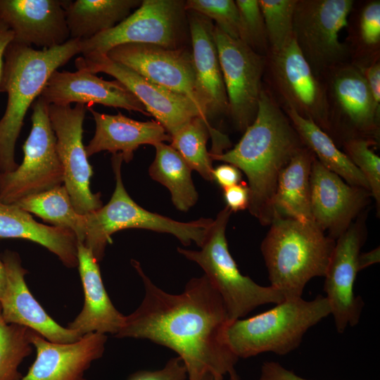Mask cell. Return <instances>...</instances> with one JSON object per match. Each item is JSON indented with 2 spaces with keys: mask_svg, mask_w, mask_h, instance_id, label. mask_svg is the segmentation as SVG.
<instances>
[{
  "mask_svg": "<svg viewBox=\"0 0 380 380\" xmlns=\"http://www.w3.org/2000/svg\"><path fill=\"white\" fill-rule=\"evenodd\" d=\"M266 58L268 82L281 107L312 120L329 135L324 85L312 71L295 39L279 51H270Z\"/></svg>",
  "mask_w": 380,
  "mask_h": 380,
  "instance_id": "12",
  "label": "cell"
},
{
  "mask_svg": "<svg viewBox=\"0 0 380 380\" xmlns=\"http://www.w3.org/2000/svg\"><path fill=\"white\" fill-rule=\"evenodd\" d=\"M31 329L8 324L3 318L0 305V380H21L19 367L34 348Z\"/></svg>",
  "mask_w": 380,
  "mask_h": 380,
  "instance_id": "33",
  "label": "cell"
},
{
  "mask_svg": "<svg viewBox=\"0 0 380 380\" xmlns=\"http://www.w3.org/2000/svg\"><path fill=\"white\" fill-rule=\"evenodd\" d=\"M353 0H297L293 39L315 75L349 62L350 48L340 40L354 6Z\"/></svg>",
  "mask_w": 380,
  "mask_h": 380,
  "instance_id": "9",
  "label": "cell"
},
{
  "mask_svg": "<svg viewBox=\"0 0 380 380\" xmlns=\"http://www.w3.org/2000/svg\"><path fill=\"white\" fill-rule=\"evenodd\" d=\"M305 146L270 91L262 88L256 116L235 146L212 160L236 167L248 178V209L262 225L273 220L272 199L279 176Z\"/></svg>",
  "mask_w": 380,
  "mask_h": 380,
  "instance_id": "2",
  "label": "cell"
},
{
  "mask_svg": "<svg viewBox=\"0 0 380 380\" xmlns=\"http://www.w3.org/2000/svg\"><path fill=\"white\" fill-rule=\"evenodd\" d=\"M96 124L95 133L86 153L90 157L101 151L120 153L123 161L130 162L134 151L142 145H155L171 141L164 127L157 121H138L121 113H101L90 109Z\"/></svg>",
  "mask_w": 380,
  "mask_h": 380,
  "instance_id": "25",
  "label": "cell"
},
{
  "mask_svg": "<svg viewBox=\"0 0 380 380\" xmlns=\"http://www.w3.org/2000/svg\"><path fill=\"white\" fill-rule=\"evenodd\" d=\"M170 137V145L181 155L191 169L198 172L205 180L213 181L210 153H223V149L230 146L228 138L201 117L191 119Z\"/></svg>",
  "mask_w": 380,
  "mask_h": 380,
  "instance_id": "29",
  "label": "cell"
},
{
  "mask_svg": "<svg viewBox=\"0 0 380 380\" xmlns=\"http://www.w3.org/2000/svg\"><path fill=\"white\" fill-rule=\"evenodd\" d=\"M18 238L40 244L69 268L78 266L77 239L70 229L37 222L15 204L0 201V239Z\"/></svg>",
  "mask_w": 380,
  "mask_h": 380,
  "instance_id": "26",
  "label": "cell"
},
{
  "mask_svg": "<svg viewBox=\"0 0 380 380\" xmlns=\"http://www.w3.org/2000/svg\"><path fill=\"white\" fill-rule=\"evenodd\" d=\"M122 162L120 153L113 155L111 163L115 187L108 203L85 214L87 232L82 243L91 251L96 260L103 259L107 244L111 243V236L126 229L168 233L176 236L184 246L194 242L201 247L213 219L202 217L188 222H178L141 208L124 186L121 175Z\"/></svg>",
  "mask_w": 380,
  "mask_h": 380,
  "instance_id": "6",
  "label": "cell"
},
{
  "mask_svg": "<svg viewBox=\"0 0 380 380\" xmlns=\"http://www.w3.org/2000/svg\"><path fill=\"white\" fill-rule=\"evenodd\" d=\"M6 285V274L4 262L0 258V299L1 298Z\"/></svg>",
  "mask_w": 380,
  "mask_h": 380,
  "instance_id": "46",
  "label": "cell"
},
{
  "mask_svg": "<svg viewBox=\"0 0 380 380\" xmlns=\"http://www.w3.org/2000/svg\"><path fill=\"white\" fill-rule=\"evenodd\" d=\"M223 378L224 377L208 372L203 374L199 380H223Z\"/></svg>",
  "mask_w": 380,
  "mask_h": 380,
  "instance_id": "47",
  "label": "cell"
},
{
  "mask_svg": "<svg viewBox=\"0 0 380 380\" xmlns=\"http://www.w3.org/2000/svg\"><path fill=\"white\" fill-rule=\"evenodd\" d=\"M315 158L305 146L281 170L272 202L273 220L286 217L312 221L310 177Z\"/></svg>",
  "mask_w": 380,
  "mask_h": 380,
  "instance_id": "27",
  "label": "cell"
},
{
  "mask_svg": "<svg viewBox=\"0 0 380 380\" xmlns=\"http://www.w3.org/2000/svg\"><path fill=\"white\" fill-rule=\"evenodd\" d=\"M379 59L363 65H357L360 67L362 71L375 103L380 106V63Z\"/></svg>",
  "mask_w": 380,
  "mask_h": 380,
  "instance_id": "42",
  "label": "cell"
},
{
  "mask_svg": "<svg viewBox=\"0 0 380 380\" xmlns=\"http://www.w3.org/2000/svg\"><path fill=\"white\" fill-rule=\"evenodd\" d=\"M77 69L92 73L103 72L116 79L142 103L170 136L196 117L205 119L188 97L158 85L106 55H89L75 60Z\"/></svg>",
  "mask_w": 380,
  "mask_h": 380,
  "instance_id": "16",
  "label": "cell"
},
{
  "mask_svg": "<svg viewBox=\"0 0 380 380\" xmlns=\"http://www.w3.org/2000/svg\"><path fill=\"white\" fill-rule=\"evenodd\" d=\"M299 135L303 145L327 169L341 177L348 184L369 189L365 177L331 139L312 120L291 110L283 109Z\"/></svg>",
  "mask_w": 380,
  "mask_h": 380,
  "instance_id": "30",
  "label": "cell"
},
{
  "mask_svg": "<svg viewBox=\"0 0 380 380\" xmlns=\"http://www.w3.org/2000/svg\"><path fill=\"white\" fill-rule=\"evenodd\" d=\"M380 260V249L379 246L374 249L367 252L360 253L357 259V265L359 272L367 267L379 262Z\"/></svg>",
  "mask_w": 380,
  "mask_h": 380,
  "instance_id": "45",
  "label": "cell"
},
{
  "mask_svg": "<svg viewBox=\"0 0 380 380\" xmlns=\"http://www.w3.org/2000/svg\"><path fill=\"white\" fill-rule=\"evenodd\" d=\"M185 1L143 0L140 6L115 27L90 39L81 40V53L106 55L126 44H148L180 48L186 20Z\"/></svg>",
  "mask_w": 380,
  "mask_h": 380,
  "instance_id": "11",
  "label": "cell"
},
{
  "mask_svg": "<svg viewBox=\"0 0 380 380\" xmlns=\"http://www.w3.org/2000/svg\"><path fill=\"white\" fill-rule=\"evenodd\" d=\"M379 143L364 138L343 141L344 153L360 171L367 180L372 198L376 201L377 212L380 208V158L371 148Z\"/></svg>",
  "mask_w": 380,
  "mask_h": 380,
  "instance_id": "35",
  "label": "cell"
},
{
  "mask_svg": "<svg viewBox=\"0 0 380 380\" xmlns=\"http://www.w3.org/2000/svg\"><path fill=\"white\" fill-rule=\"evenodd\" d=\"M131 263L141 278L144 296L115 336L148 339L174 350L189 380L208 372L240 380L235 368L239 358L224 339L227 312L208 278H192L183 292L171 294L156 286L138 261Z\"/></svg>",
  "mask_w": 380,
  "mask_h": 380,
  "instance_id": "1",
  "label": "cell"
},
{
  "mask_svg": "<svg viewBox=\"0 0 380 380\" xmlns=\"http://www.w3.org/2000/svg\"><path fill=\"white\" fill-rule=\"evenodd\" d=\"M258 380H309L296 374L279 362L267 361L261 367L260 375Z\"/></svg>",
  "mask_w": 380,
  "mask_h": 380,
  "instance_id": "41",
  "label": "cell"
},
{
  "mask_svg": "<svg viewBox=\"0 0 380 380\" xmlns=\"http://www.w3.org/2000/svg\"><path fill=\"white\" fill-rule=\"evenodd\" d=\"M87 107L76 103L73 107L49 105L51 126L56 137L57 151L66 187L76 211L85 215L102 206L101 194H94L89 186L93 170L83 144V122Z\"/></svg>",
  "mask_w": 380,
  "mask_h": 380,
  "instance_id": "14",
  "label": "cell"
},
{
  "mask_svg": "<svg viewBox=\"0 0 380 380\" xmlns=\"http://www.w3.org/2000/svg\"><path fill=\"white\" fill-rule=\"evenodd\" d=\"M155 158L149 167L151 178L166 186L174 205L186 212L198 200V193L191 179L192 170L170 145L160 142L153 145Z\"/></svg>",
  "mask_w": 380,
  "mask_h": 380,
  "instance_id": "31",
  "label": "cell"
},
{
  "mask_svg": "<svg viewBox=\"0 0 380 380\" xmlns=\"http://www.w3.org/2000/svg\"><path fill=\"white\" fill-rule=\"evenodd\" d=\"M106 341V334L94 332L73 343H53L32 331L36 357L21 380H87L84 372L102 357Z\"/></svg>",
  "mask_w": 380,
  "mask_h": 380,
  "instance_id": "21",
  "label": "cell"
},
{
  "mask_svg": "<svg viewBox=\"0 0 380 380\" xmlns=\"http://www.w3.org/2000/svg\"><path fill=\"white\" fill-rule=\"evenodd\" d=\"M367 211H363L336 240L324 277L326 293L336 330L343 333L360 321L364 302L355 296L357 259L367 238Z\"/></svg>",
  "mask_w": 380,
  "mask_h": 380,
  "instance_id": "15",
  "label": "cell"
},
{
  "mask_svg": "<svg viewBox=\"0 0 380 380\" xmlns=\"http://www.w3.org/2000/svg\"><path fill=\"white\" fill-rule=\"evenodd\" d=\"M14 204L54 227L71 230L78 242H84L87 232L86 216L76 211L64 184L29 196Z\"/></svg>",
  "mask_w": 380,
  "mask_h": 380,
  "instance_id": "32",
  "label": "cell"
},
{
  "mask_svg": "<svg viewBox=\"0 0 380 380\" xmlns=\"http://www.w3.org/2000/svg\"><path fill=\"white\" fill-rule=\"evenodd\" d=\"M213 179L224 189L241 182V171L231 164H224L213 169Z\"/></svg>",
  "mask_w": 380,
  "mask_h": 380,
  "instance_id": "43",
  "label": "cell"
},
{
  "mask_svg": "<svg viewBox=\"0 0 380 380\" xmlns=\"http://www.w3.org/2000/svg\"><path fill=\"white\" fill-rule=\"evenodd\" d=\"M227 207L232 212L243 210L248 207L249 189L246 184L240 182L223 189Z\"/></svg>",
  "mask_w": 380,
  "mask_h": 380,
  "instance_id": "40",
  "label": "cell"
},
{
  "mask_svg": "<svg viewBox=\"0 0 380 380\" xmlns=\"http://www.w3.org/2000/svg\"><path fill=\"white\" fill-rule=\"evenodd\" d=\"M270 51L283 49L293 39V16L297 0H258Z\"/></svg>",
  "mask_w": 380,
  "mask_h": 380,
  "instance_id": "34",
  "label": "cell"
},
{
  "mask_svg": "<svg viewBox=\"0 0 380 380\" xmlns=\"http://www.w3.org/2000/svg\"><path fill=\"white\" fill-rule=\"evenodd\" d=\"M214 38L228 99V115L235 127L243 132L258 112L267 56L258 54L215 25Z\"/></svg>",
  "mask_w": 380,
  "mask_h": 380,
  "instance_id": "13",
  "label": "cell"
},
{
  "mask_svg": "<svg viewBox=\"0 0 380 380\" xmlns=\"http://www.w3.org/2000/svg\"><path fill=\"white\" fill-rule=\"evenodd\" d=\"M39 96L49 105L100 104L149 115L142 103L120 82L105 80L84 69L56 70Z\"/></svg>",
  "mask_w": 380,
  "mask_h": 380,
  "instance_id": "22",
  "label": "cell"
},
{
  "mask_svg": "<svg viewBox=\"0 0 380 380\" xmlns=\"http://www.w3.org/2000/svg\"><path fill=\"white\" fill-rule=\"evenodd\" d=\"M260 250L270 286L285 299L302 298L306 284L324 277L336 241L312 221L277 217Z\"/></svg>",
  "mask_w": 380,
  "mask_h": 380,
  "instance_id": "4",
  "label": "cell"
},
{
  "mask_svg": "<svg viewBox=\"0 0 380 380\" xmlns=\"http://www.w3.org/2000/svg\"><path fill=\"white\" fill-rule=\"evenodd\" d=\"M78 269L82 284L83 308L68 328L82 336L89 333L116 335L125 316L113 305L103 284L99 262L82 243H77Z\"/></svg>",
  "mask_w": 380,
  "mask_h": 380,
  "instance_id": "24",
  "label": "cell"
},
{
  "mask_svg": "<svg viewBox=\"0 0 380 380\" xmlns=\"http://www.w3.org/2000/svg\"><path fill=\"white\" fill-rule=\"evenodd\" d=\"M1 260L6 274V289L0 299L4 320L27 327L51 342L68 343L79 340L81 335L58 324L32 296L25 279L27 271L18 253L7 250Z\"/></svg>",
  "mask_w": 380,
  "mask_h": 380,
  "instance_id": "19",
  "label": "cell"
},
{
  "mask_svg": "<svg viewBox=\"0 0 380 380\" xmlns=\"http://www.w3.org/2000/svg\"><path fill=\"white\" fill-rule=\"evenodd\" d=\"M357 59L363 65L379 59L380 44V1H372L362 8L359 20Z\"/></svg>",
  "mask_w": 380,
  "mask_h": 380,
  "instance_id": "37",
  "label": "cell"
},
{
  "mask_svg": "<svg viewBox=\"0 0 380 380\" xmlns=\"http://www.w3.org/2000/svg\"><path fill=\"white\" fill-rule=\"evenodd\" d=\"M61 0H0V18L13 34V42L50 49L70 39Z\"/></svg>",
  "mask_w": 380,
  "mask_h": 380,
  "instance_id": "20",
  "label": "cell"
},
{
  "mask_svg": "<svg viewBox=\"0 0 380 380\" xmlns=\"http://www.w3.org/2000/svg\"><path fill=\"white\" fill-rule=\"evenodd\" d=\"M239 10V39L262 56L270 52L266 27L258 0L235 1Z\"/></svg>",
  "mask_w": 380,
  "mask_h": 380,
  "instance_id": "36",
  "label": "cell"
},
{
  "mask_svg": "<svg viewBox=\"0 0 380 380\" xmlns=\"http://www.w3.org/2000/svg\"><path fill=\"white\" fill-rule=\"evenodd\" d=\"M232 213L227 206L218 213L201 250L177 248L180 254L203 270L204 275L221 296L229 321L243 317L258 306L277 305L285 300L275 288L260 286L239 271L229 251L225 234Z\"/></svg>",
  "mask_w": 380,
  "mask_h": 380,
  "instance_id": "7",
  "label": "cell"
},
{
  "mask_svg": "<svg viewBox=\"0 0 380 380\" xmlns=\"http://www.w3.org/2000/svg\"><path fill=\"white\" fill-rule=\"evenodd\" d=\"M185 8L214 20L215 25L224 33L239 39V15L235 1L187 0Z\"/></svg>",
  "mask_w": 380,
  "mask_h": 380,
  "instance_id": "38",
  "label": "cell"
},
{
  "mask_svg": "<svg viewBox=\"0 0 380 380\" xmlns=\"http://www.w3.org/2000/svg\"><path fill=\"white\" fill-rule=\"evenodd\" d=\"M13 41V34L0 18V84L3 75L4 56L9 44Z\"/></svg>",
  "mask_w": 380,
  "mask_h": 380,
  "instance_id": "44",
  "label": "cell"
},
{
  "mask_svg": "<svg viewBox=\"0 0 380 380\" xmlns=\"http://www.w3.org/2000/svg\"><path fill=\"white\" fill-rule=\"evenodd\" d=\"M331 315L325 296L285 299L273 308L247 319L229 321L225 342L238 357L262 353L287 355L297 348L307 331Z\"/></svg>",
  "mask_w": 380,
  "mask_h": 380,
  "instance_id": "5",
  "label": "cell"
},
{
  "mask_svg": "<svg viewBox=\"0 0 380 380\" xmlns=\"http://www.w3.org/2000/svg\"><path fill=\"white\" fill-rule=\"evenodd\" d=\"M310 186L312 221L335 241L365 211L372 197L370 191L348 184L316 158L312 163Z\"/></svg>",
  "mask_w": 380,
  "mask_h": 380,
  "instance_id": "18",
  "label": "cell"
},
{
  "mask_svg": "<svg viewBox=\"0 0 380 380\" xmlns=\"http://www.w3.org/2000/svg\"><path fill=\"white\" fill-rule=\"evenodd\" d=\"M49 105L38 96L32 105V128L23 149L21 165L0 173V201L14 204L20 200L61 185L63 168L49 112Z\"/></svg>",
  "mask_w": 380,
  "mask_h": 380,
  "instance_id": "8",
  "label": "cell"
},
{
  "mask_svg": "<svg viewBox=\"0 0 380 380\" xmlns=\"http://www.w3.org/2000/svg\"><path fill=\"white\" fill-rule=\"evenodd\" d=\"M80 53L81 40L77 39L42 50L13 42L9 44L0 84V92L7 94L6 107L0 120V173L18 167L15 147L24 118L49 78Z\"/></svg>",
  "mask_w": 380,
  "mask_h": 380,
  "instance_id": "3",
  "label": "cell"
},
{
  "mask_svg": "<svg viewBox=\"0 0 380 380\" xmlns=\"http://www.w3.org/2000/svg\"><path fill=\"white\" fill-rule=\"evenodd\" d=\"M326 91L329 136L338 146L347 139L379 141L380 106L375 103L362 71L353 62L329 70L322 78Z\"/></svg>",
  "mask_w": 380,
  "mask_h": 380,
  "instance_id": "10",
  "label": "cell"
},
{
  "mask_svg": "<svg viewBox=\"0 0 380 380\" xmlns=\"http://www.w3.org/2000/svg\"><path fill=\"white\" fill-rule=\"evenodd\" d=\"M186 377V369L177 356L169 360L160 369L138 372L128 380H185Z\"/></svg>",
  "mask_w": 380,
  "mask_h": 380,
  "instance_id": "39",
  "label": "cell"
},
{
  "mask_svg": "<svg viewBox=\"0 0 380 380\" xmlns=\"http://www.w3.org/2000/svg\"><path fill=\"white\" fill-rule=\"evenodd\" d=\"M188 22L192 46L195 85L201 110L209 120L229 113V104L212 21L190 11Z\"/></svg>",
  "mask_w": 380,
  "mask_h": 380,
  "instance_id": "23",
  "label": "cell"
},
{
  "mask_svg": "<svg viewBox=\"0 0 380 380\" xmlns=\"http://www.w3.org/2000/svg\"><path fill=\"white\" fill-rule=\"evenodd\" d=\"M141 3V0L68 1L65 11L70 39H88L111 29Z\"/></svg>",
  "mask_w": 380,
  "mask_h": 380,
  "instance_id": "28",
  "label": "cell"
},
{
  "mask_svg": "<svg viewBox=\"0 0 380 380\" xmlns=\"http://www.w3.org/2000/svg\"><path fill=\"white\" fill-rule=\"evenodd\" d=\"M106 56L145 79L188 97L203 114L196 92L191 52L182 47L169 49L154 44H126L112 49Z\"/></svg>",
  "mask_w": 380,
  "mask_h": 380,
  "instance_id": "17",
  "label": "cell"
}]
</instances>
